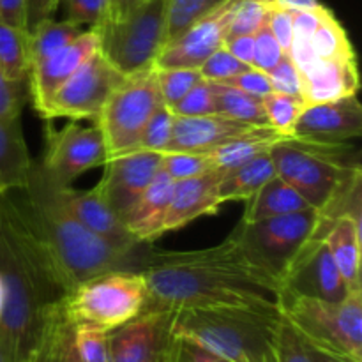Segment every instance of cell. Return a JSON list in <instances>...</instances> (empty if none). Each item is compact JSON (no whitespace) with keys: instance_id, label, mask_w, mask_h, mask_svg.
<instances>
[{"instance_id":"cell-41","label":"cell","mask_w":362,"mask_h":362,"mask_svg":"<svg viewBox=\"0 0 362 362\" xmlns=\"http://www.w3.org/2000/svg\"><path fill=\"white\" fill-rule=\"evenodd\" d=\"M250 67L251 66H246V64H243L240 60H237L232 53H228L221 46V48L216 49L198 69H200L202 80L212 81V83H223V81L237 76V74L250 69Z\"/></svg>"},{"instance_id":"cell-57","label":"cell","mask_w":362,"mask_h":362,"mask_svg":"<svg viewBox=\"0 0 362 362\" xmlns=\"http://www.w3.org/2000/svg\"><path fill=\"white\" fill-rule=\"evenodd\" d=\"M265 362H274V350H272V354L267 357V361H265Z\"/></svg>"},{"instance_id":"cell-4","label":"cell","mask_w":362,"mask_h":362,"mask_svg":"<svg viewBox=\"0 0 362 362\" xmlns=\"http://www.w3.org/2000/svg\"><path fill=\"white\" fill-rule=\"evenodd\" d=\"M356 148L349 141H324L283 138L271 147L276 173L293 187L311 209L334 219L361 214L362 170Z\"/></svg>"},{"instance_id":"cell-52","label":"cell","mask_w":362,"mask_h":362,"mask_svg":"<svg viewBox=\"0 0 362 362\" xmlns=\"http://www.w3.org/2000/svg\"><path fill=\"white\" fill-rule=\"evenodd\" d=\"M62 0H27V28H32L41 20L52 18Z\"/></svg>"},{"instance_id":"cell-15","label":"cell","mask_w":362,"mask_h":362,"mask_svg":"<svg viewBox=\"0 0 362 362\" xmlns=\"http://www.w3.org/2000/svg\"><path fill=\"white\" fill-rule=\"evenodd\" d=\"M281 288L283 297H311L329 303H341L346 299L350 290L329 251L325 235L308 244L281 283Z\"/></svg>"},{"instance_id":"cell-35","label":"cell","mask_w":362,"mask_h":362,"mask_svg":"<svg viewBox=\"0 0 362 362\" xmlns=\"http://www.w3.org/2000/svg\"><path fill=\"white\" fill-rule=\"evenodd\" d=\"M156 80L163 103L172 108L202 80V74L194 67H165L156 69Z\"/></svg>"},{"instance_id":"cell-23","label":"cell","mask_w":362,"mask_h":362,"mask_svg":"<svg viewBox=\"0 0 362 362\" xmlns=\"http://www.w3.org/2000/svg\"><path fill=\"white\" fill-rule=\"evenodd\" d=\"M173 182L161 168L141 193L134 207L124 219V225L140 244L152 243L161 237V226L168 212L173 194Z\"/></svg>"},{"instance_id":"cell-42","label":"cell","mask_w":362,"mask_h":362,"mask_svg":"<svg viewBox=\"0 0 362 362\" xmlns=\"http://www.w3.org/2000/svg\"><path fill=\"white\" fill-rule=\"evenodd\" d=\"M286 53L283 52V48L279 46L278 39L272 35L269 25H262L258 28V32L255 34V53H253V62L251 67L258 71H264V73H271L276 67V64L285 57Z\"/></svg>"},{"instance_id":"cell-51","label":"cell","mask_w":362,"mask_h":362,"mask_svg":"<svg viewBox=\"0 0 362 362\" xmlns=\"http://www.w3.org/2000/svg\"><path fill=\"white\" fill-rule=\"evenodd\" d=\"M0 20L13 27L27 28V0H0Z\"/></svg>"},{"instance_id":"cell-10","label":"cell","mask_w":362,"mask_h":362,"mask_svg":"<svg viewBox=\"0 0 362 362\" xmlns=\"http://www.w3.org/2000/svg\"><path fill=\"white\" fill-rule=\"evenodd\" d=\"M161 105L156 67L124 78L95 119L108 158L134 151L145 124Z\"/></svg>"},{"instance_id":"cell-53","label":"cell","mask_w":362,"mask_h":362,"mask_svg":"<svg viewBox=\"0 0 362 362\" xmlns=\"http://www.w3.org/2000/svg\"><path fill=\"white\" fill-rule=\"evenodd\" d=\"M303 345H304V350H306V356L308 359H310V362H354L346 359V357L331 352V350H325L322 349V346L313 345V343L306 341V339H303Z\"/></svg>"},{"instance_id":"cell-58","label":"cell","mask_w":362,"mask_h":362,"mask_svg":"<svg viewBox=\"0 0 362 362\" xmlns=\"http://www.w3.org/2000/svg\"><path fill=\"white\" fill-rule=\"evenodd\" d=\"M0 303H2V290H0Z\"/></svg>"},{"instance_id":"cell-33","label":"cell","mask_w":362,"mask_h":362,"mask_svg":"<svg viewBox=\"0 0 362 362\" xmlns=\"http://www.w3.org/2000/svg\"><path fill=\"white\" fill-rule=\"evenodd\" d=\"M304 101L296 95H286L272 92L271 95L264 98V108L267 113L269 126L279 133L281 136L290 138L296 127L297 119L304 110Z\"/></svg>"},{"instance_id":"cell-29","label":"cell","mask_w":362,"mask_h":362,"mask_svg":"<svg viewBox=\"0 0 362 362\" xmlns=\"http://www.w3.org/2000/svg\"><path fill=\"white\" fill-rule=\"evenodd\" d=\"M212 92H214L216 113L251 126L271 127L264 108V99L255 98L226 83H212Z\"/></svg>"},{"instance_id":"cell-46","label":"cell","mask_w":362,"mask_h":362,"mask_svg":"<svg viewBox=\"0 0 362 362\" xmlns=\"http://www.w3.org/2000/svg\"><path fill=\"white\" fill-rule=\"evenodd\" d=\"M269 78H271L272 90L274 92L296 95V98L303 99V85H300L299 69L293 64V60L290 59V55H285L276 64L274 69L269 73Z\"/></svg>"},{"instance_id":"cell-39","label":"cell","mask_w":362,"mask_h":362,"mask_svg":"<svg viewBox=\"0 0 362 362\" xmlns=\"http://www.w3.org/2000/svg\"><path fill=\"white\" fill-rule=\"evenodd\" d=\"M73 327L74 325L67 318H64L49 336L37 362H80L76 346H74Z\"/></svg>"},{"instance_id":"cell-44","label":"cell","mask_w":362,"mask_h":362,"mask_svg":"<svg viewBox=\"0 0 362 362\" xmlns=\"http://www.w3.org/2000/svg\"><path fill=\"white\" fill-rule=\"evenodd\" d=\"M163 362H230L218 354L211 352L205 346L198 345V343L191 341L187 338H180V336H173L170 339L168 346H166L165 359Z\"/></svg>"},{"instance_id":"cell-5","label":"cell","mask_w":362,"mask_h":362,"mask_svg":"<svg viewBox=\"0 0 362 362\" xmlns=\"http://www.w3.org/2000/svg\"><path fill=\"white\" fill-rule=\"evenodd\" d=\"M281 311L200 306L173 311L172 334L187 338L230 362H265L274 350Z\"/></svg>"},{"instance_id":"cell-55","label":"cell","mask_w":362,"mask_h":362,"mask_svg":"<svg viewBox=\"0 0 362 362\" xmlns=\"http://www.w3.org/2000/svg\"><path fill=\"white\" fill-rule=\"evenodd\" d=\"M272 4L286 11H317L324 7L320 0H272Z\"/></svg>"},{"instance_id":"cell-27","label":"cell","mask_w":362,"mask_h":362,"mask_svg":"<svg viewBox=\"0 0 362 362\" xmlns=\"http://www.w3.org/2000/svg\"><path fill=\"white\" fill-rule=\"evenodd\" d=\"M283 138L286 136L276 133L272 127H255V129L247 131V133L240 134V136L233 138V140L226 141V144L219 145L218 148L209 152L212 166L219 172L228 173L237 166L255 159L257 156L269 152L272 145L278 144Z\"/></svg>"},{"instance_id":"cell-8","label":"cell","mask_w":362,"mask_h":362,"mask_svg":"<svg viewBox=\"0 0 362 362\" xmlns=\"http://www.w3.org/2000/svg\"><path fill=\"white\" fill-rule=\"evenodd\" d=\"M147 283L136 269H115L80 283L64 303L71 324H95L106 331L120 327L144 311Z\"/></svg>"},{"instance_id":"cell-48","label":"cell","mask_w":362,"mask_h":362,"mask_svg":"<svg viewBox=\"0 0 362 362\" xmlns=\"http://www.w3.org/2000/svg\"><path fill=\"white\" fill-rule=\"evenodd\" d=\"M269 28H271L272 35L278 39L279 46L283 48V52L288 55L290 48H292V41H293V18L292 13L283 7L274 6L272 7L271 14H269L267 20Z\"/></svg>"},{"instance_id":"cell-32","label":"cell","mask_w":362,"mask_h":362,"mask_svg":"<svg viewBox=\"0 0 362 362\" xmlns=\"http://www.w3.org/2000/svg\"><path fill=\"white\" fill-rule=\"evenodd\" d=\"M226 0H166V42Z\"/></svg>"},{"instance_id":"cell-22","label":"cell","mask_w":362,"mask_h":362,"mask_svg":"<svg viewBox=\"0 0 362 362\" xmlns=\"http://www.w3.org/2000/svg\"><path fill=\"white\" fill-rule=\"evenodd\" d=\"M300 85L306 106L357 94L361 85L357 60H318L300 73Z\"/></svg>"},{"instance_id":"cell-38","label":"cell","mask_w":362,"mask_h":362,"mask_svg":"<svg viewBox=\"0 0 362 362\" xmlns=\"http://www.w3.org/2000/svg\"><path fill=\"white\" fill-rule=\"evenodd\" d=\"M173 120H175V115H173L172 110L163 103V105L152 113L148 122L145 124L134 151L165 152L166 147H168L170 138H172Z\"/></svg>"},{"instance_id":"cell-20","label":"cell","mask_w":362,"mask_h":362,"mask_svg":"<svg viewBox=\"0 0 362 362\" xmlns=\"http://www.w3.org/2000/svg\"><path fill=\"white\" fill-rule=\"evenodd\" d=\"M60 197L69 211L90 230L92 233L105 240L106 244L126 255H134L140 246L133 233L126 228L122 219L105 204L98 191L92 187L87 191H78L73 187H59Z\"/></svg>"},{"instance_id":"cell-26","label":"cell","mask_w":362,"mask_h":362,"mask_svg":"<svg viewBox=\"0 0 362 362\" xmlns=\"http://www.w3.org/2000/svg\"><path fill=\"white\" fill-rule=\"evenodd\" d=\"M244 202H246V207H244V214L240 218V221L244 223L260 221V219L311 209L308 202L278 175L267 180L257 193H253Z\"/></svg>"},{"instance_id":"cell-50","label":"cell","mask_w":362,"mask_h":362,"mask_svg":"<svg viewBox=\"0 0 362 362\" xmlns=\"http://www.w3.org/2000/svg\"><path fill=\"white\" fill-rule=\"evenodd\" d=\"M223 48L232 53L237 60H240L246 66H251L255 53V34L253 35H233L226 37Z\"/></svg>"},{"instance_id":"cell-54","label":"cell","mask_w":362,"mask_h":362,"mask_svg":"<svg viewBox=\"0 0 362 362\" xmlns=\"http://www.w3.org/2000/svg\"><path fill=\"white\" fill-rule=\"evenodd\" d=\"M145 2H147V0H110L108 18H106L105 21L119 20V18H122L124 14H127L129 11H133L134 7L141 6V4Z\"/></svg>"},{"instance_id":"cell-30","label":"cell","mask_w":362,"mask_h":362,"mask_svg":"<svg viewBox=\"0 0 362 362\" xmlns=\"http://www.w3.org/2000/svg\"><path fill=\"white\" fill-rule=\"evenodd\" d=\"M0 69L14 83H23L30 69L28 28L13 27L0 20Z\"/></svg>"},{"instance_id":"cell-40","label":"cell","mask_w":362,"mask_h":362,"mask_svg":"<svg viewBox=\"0 0 362 362\" xmlns=\"http://www.w3.org/2000/svg\"><path fill=\"white\" fill-rule=\"evenodd\" d=\"M170 110H172L175 117H202L216 113L212 83L207 80H200Z\"/></svg>"},{"instance_id":"cell-24","label":"cell","mask_w":362,"mask_h":362,"mask_svg":"<svg viewBox=\"0 0 362 362\" xmlns=\"http://www.w3.org/2000/svg\"><path fill=\"white\" fill-rule=\"evenodd\" d=\"M329 251L345 279L350 292L362 290L361 285V214L336 216L325 233Z\"/></svg>"},{"instance_id":"cell-36","label":"cell","mask_w":362,"mask_h":362,"mask_svg":"<svg viewBox=\"0 0 362 362\" xmlns=\"http://www.w3.org/2000/svg\"><path fill=\"white\" fill-rule=\"evenodd\" d=\"M159 168L173 180L191 179L212 170V159L209 152H163Z\"/></svg>"},{"instance_id":"cell-47","label":"cell","mask_w":362,"mask_h":362,"mask_svg":"<svg viewBox=\"0 0 362 362\" xmlns=\"http://www.w3.org/2000/svg\"><path fill=\"white\" fill-rule=\"evenodd\" d=\"M226 85H232V87L239 88V90L246 92V94L255 95V98H267L271 95L272 92V83H271V78H269L267 73L264 71H258L255 67H250V69L243 71L240 74L237 76L230 78V80L223 81Z\"/></svg>"},{"instance_id":"cell-17","label":"cell","mask_w":362,"mask_h":362,"mask_svg":"<svg viewBox=\"0 0 362 362\" xmlns=\"http://www.w3.org/2000/svg\"><path fill=\"white\" fill-rule=\"evenodd\" d=\"M101 34L99 27H88L66 48L59 49L53 55L46 57L41 62L34 64L28 69L30 80V95L34 101L35 112L41 115L46 105L57 90L90 59L99 52Z\"/></svg>"},{"instance_id":"cell-49","label":"cell","mask_w":362,"mask_h":362,"mask_svg":"<svg viewBox=\"0 0 362 362\" xmlns=\"http://www.w3.org/2000/svg\"><path fill=\"white\" fill-rule=\"evenodd\" d=\"M21 117V85L11 81L0 69V119Z\"/></svg>"},{"instance_id":"cell-37","label":"cell","mask_w":362,"mask_h":362,"mask_svg":"<svg viewBox=\"0 0 362 362\" xmlns=\"http://www.w3.org/2000/svg\"><path fill=\"white\" fill-rule=\"evenodd\" d=\"M108 332L95 324H74L73 336L80 362H110Z\"/></svg>"},{"instance_id":"cell-21","label":"cell","mask_w":362,"mask_h":362,"mask_svg":"<svg viewBox=\"0 0 362 362\" xmlns=\"http://www.w3.org/2000/svg\"><path fill=\"white\" fill-rule=\"evenodd\" d=\"M257 126L228 119L219 113L202 117H175L172 138L165 152H212L219 145Z\"/></svg>"},{"instance_id":"cell-12","label":"cell","mask_w":362,"mask_h":362,"mask_svg":"<svg viewBox=\"0 0 362 362\" xmlns=\"http://www.w3.org/2000/svg\"><path fill=\"white\" fill-rule=\"evenodd\" d=\"M108 159L98 124L80 126L73 120L59 131H48L41 170L57 187H69L74 179Z\"/></svg>"},{"instance_id":"cell-11","label":"cell","mask_w":362,"mask_h":362,"mask_svg":"<svg viewBox=\"0 0 362 362\" xmlns=\"http://www.w3.org/2000/svg\"><path fill=\"white\" fill-rule=\"evenodd\" d=\"M124 78L126 76L98 52L53 94L41 117L95 120Z\"/></svg>"},{"instance_id":"cell-34","label":"cell","mask_w":362,"mask_h":362,"mask_svg":"<svg viewBox=\"0 0 362 362\" xmlns=\"http://www.w3.org/2000/svg\"><path fill=\"white\" fill-rule=\"evenodd\" d=\"M272 7V0H235L226 37L257 34L258 28L267 23Z\"/></svg>"},{"instance_id":"cell-31","label":"cell","mask_w":362,"mask_h":362,"mask_svg":"<svg viewBox=\"0 0 362 362\" xmlns=\"http://www.w3.org/2000/svg\"><path fill=\"white\" fill-rule=\"evenodd\" d=\"M83 30V27L71 23L69 20L55 21L53 18H46V20L35 23L34 27L28 28V34H30V66L41 62L59 49L66 48Z\"/></svg>"},{"instance_id":"cell-1","label":"cell","mask_w":362,"mask_h":362,"mask_svg":"<svg viewBox=\"0 0 362 362\" xmlns=\"http://www.w3.org/2000/svg\"><path fill=\"white\" fill-rule=\"evenodd\" d=\"M0 345L11 362H37L69 296L14 191L0 194Z\"/></svg>"},{"instance_id":"cell-6","label":"cell","mask_w":362,"mask_h":362,"mask_svg":"<svg viewBox=\"0 0 362 362\" xmlns=\"http://www.w3.org/2000/svg\"><path fill=\"white\" fill-rule=\"evenodd\" d=\"M331 223L332 218L308 209L253 223L239 221L228 237L250 264L281 285L308 244L324 237Z\"/></svg>"},{"instance_id":"cell-13","label":"cell","mask_w":362,"mask_h":362,"mask_svg":"<svg viewBox=\"0 0 362 362\" xmlns=\"http://www.w3.org/2000/svg\"><path fill=\"white\" fill-rule=\"evenodd\" d=\"M161 154L163 152L129 151L108 158L103 165L105 173L94 189L122 221L158 173Z\"/></svg>"},{"instance_id":"cell-16","label":"cell","mask_w":362,"mask_h":362,"mask_svg":"<svg viewBox=\"0 0 362 362\" xmlns=\"http://www.w3.org/2000/svg\"><path fill=\"white\" fill-rule=\"evenodd\" d=\"M233 6L235 0H226L218 9L194 21L182 34L166 42L156 59V69H165V67L198 69L216 49L225 45Z\"/></svg>"},{"instance_id":"cell-9","label":"cell","mask_w":362,"mask_h":362,"mask_svg":"<svg viewBox=\"0 0 362 362\" xmlns=\"http://www.w3.org/2000/svg\"><path fill=\"white\" fill-rule=\"evenodd\" d=\"M99 53L124 76L154 67L166 45V0H147L119 20L99 25Z\"/></svg>"},{"instance_id":"cell-2","label":"cell","mask_w":362,"mask_h":362,"mask_svg":"<svg viewBox=\"0 0 362 362\" xmlns=\"http://www.w3.org/2000/svg\"><path fill=\"white\" fill-rule=\"evenodd\" d=\"M134 264L147 283L144 310L240 306L281 311V285L250 264L230 237L205 250L145 253Z\"/></svg>"},{"instance_id":"cell-7","label":"cell","mask_w":362,"mask_h":362,"mask_svg":"<svg viewBox=\"0 0 362 362\" xmlns=\"http://www.w3.org/2000/svg\"><path fill=\"white\" fill-rule=\"evenodd\" d=\"M281 315L303 339L362 362V290L341 303L311 297H283Z\"/></svg>"},{"instance_id":"cell-56","label":"cell","mask_w":362,"mask_h":362,"mask_svg":"<svg viewBox=\"0 0 362 362\" xmlns=\"http://www.w3.org/2000/svg\"><path fill=\"white\" fill-rule=\"evenodd\" d=\"M0 362H11L9 359H7V356H6V352H4L2 345H0Z\"/></svg>"},{"instance_id":"cell-45","label":"cell","mask_w":362,"mask_h":362,"mask_svg":"<svg viewBox=\"0 0 362 362\" xmlns=\"http://www.w3.org/2000/svg\"><path fill=\"white\" fill-rule=\"evenodd\" d=\"M67 20L80 27H99L108 18L110 0H66Z\"/></svg>"},{"instance_id":"cell-25","label":"cell","mask_w":362,"mask_h":362,"mask_svg":"<svg viewBox=\"0 0 362 362\" xmlns=\"http://www.w3.org/2000/svg\"><path fill=\"white\" fill-rule=\"evenodd\" d=\"M32 163L20 117L0 119V194L25 187Z\"/></svg>"},{"instance_id":"cell-18","label":"cell","mask_w":362,"mask_h":362,"mask_svg":"<svg viewBox=\"0 0 362 362\" xmlns=\"http://www.w3.org/2000/svg\"><path fill=\"white\" fill-rule=\"evenodd\" d=\"M362 134V106L357 94L304 106L293 127V138L343 144Z\"/></svg>"},{"instance_id":"cell-28","label":"cell","mask_w":362,"mask_h":362,"mask_svg":"<svg viewBox=\"0 0 362 362\" xmlns=\"http://www.w3.org/2000/svg\"><path fill=\"white\" fill-rule=\"evenodd\" d=\"M276 166L271 158V152L257 156L251 161L237 166L232 172L225 173L219 180L218 194L221 204L228 202L247 200L253 193H257L267 180L276 177Z\"/></svg>"},{"instance_id":"cell-43","label":"cell","mask_w":362,"mask_h":362,"mask_svg":"<svg viewBox=\"0 0 362 362\" xmlns=\"http://www.w3.org/2000/svg\"><path fill=\"white\" fill-rule=\"evenodd\" d=\"M274 362H310L299 332L283 318L274 339Z\"/></svg>"},{"instance_id":"cell-14","label":"cell","mask_w":362,"mask_h":362,"mask_svg":"<svg viewBox=\"0 0 362 362\" xmlns=\"http://www.w3.org/2000/svg\"><path fill=\"white\" fill-rule=\"evenodd\" d=\"M173 311L144 310L108 332L110 362H163L172 339Z\"/></svg>"},{"instance_id":"cell-3","label":"cell","mask_w":362,"mask_h":362,"mask_svg":"<svg viewBox=\"0 0 362 362\" xmlns=\"http://www.w3.org/2000/svg\"><path fill=\"white\" fill-rule=\"evenodd\" d=\"M27 221L62 274L69 293L95 274L131 269L134 255H126L92 233L60 197L39 163H32L25 187L16 191Z\"/></svg>"},{"instance_id":"cell-19","label":"cell","mask_w":362,"mask_h":362,"mask_svg":"<svg viewBox=\"0 0 362 362\" xmlns=\"http://www.w3.org/2000/svg\"><path fill=\"white\" fill-rule=\"evenodd\" d=\"M223 175L225 173L212 168L202 175L175 182L172 202L161 226V235L182 228L197 221L198 218L218 214L223 205L218 194L219 180Z\"/></svg>"}]
</instances>
